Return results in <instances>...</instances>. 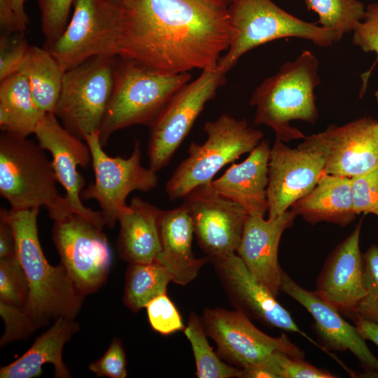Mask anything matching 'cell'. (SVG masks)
Wrapping results in <instances>:
<instances>
[{"instance_id":"7a4b0ae2","label":"cell","mask_w":378,"mask_h":378,"mask_svg":"<svg viewBox=\"0 0 378 378\" xmlns=\"http://www.w3.org/2000/svg\"><path fill=\"white\" fill-rule=\"evenodd\" d=\"M39 208L21 210L1 209L0 218L11 226L16 254L29 284V298L22 307L0 306V315L8 342L25 340L35 330L59 317L74 318L84 297L76 289L66 268L52 266L46 260L38 234Z\"/></svg>"},{"instance_id":"4316f807","label":"cell","mask_w":378,"mask_h":378,"mask_svg":"<svg viewBox=\"0 0 378 378\" xmlns=\"http://www.w3.org/2000/svg\"><path fill=\"white\" fill-rule=\"evenodd\" d=\"M0 129L27 137L44 116L36 106L27 79L17 72L0 81Z\"/></svg>"},{"instance_id":"ac0fdd59","label":"cell","mask_w":378,"mask_h":378,"mask_svg":"<svg viewBox=\"0 0 378 378\" xmlns=\"http://www.w3.org/2000/svg\"><path fill=\"white\" fill-rule=\"evenodd\" d=\"M280 291L302 305L314 320V328L323 351H349L359 361L367 377H378V359L372 354L356 326L345 321L341 313L315 291L307 290L283 272Z\"/></svg>"},{"instance_id":"d4e9b609","label":"cell","mask_w":378,"mask_h":378,"mask_svg":"<svg viewBox=\"0 0 378 378\" xmlns=\"http://www.w3.org/2000/svg\"><path fill=\"white\" fill-rule=\"evenodd\" d=\"M74 318L59 317L36 338L30 348L13 363L0 369L1 378H33L43 374L42 367L54 366L56 378H69L71 372L62 360V349L71 336L79 331Z\"/></svg>"},{"instance_id":"d6986e66","label":"cell","mask_w":378,"mask_h":378,"mask_svg":"<svg viewBox=\"0 0 378 378\" xmlns=\"http://www.w3.org/2000/svg\"><path fill=\"white\" fill-rule=\"evenodd\" d=\"M362 222L360 219L328 256L315 290L321 298L351 318L366 294L363 256L360 249Z\"/></svg>"},{"instance_id":"7c38bea8","label":"cell","mask_w":378,"mask_h":378,"mask_svg":"<svg viewBox=\"0 0 378 378\" xmlns=\"http://www.w3.org/2000/svg\"><path fill=\"white\" fill-rule=\"evenodd\" d=\"M276 138L270 149L267 188L268 218L277 217L308 194L324 172L328 153L319 133L295 148Z\"/></svg>"},{"instance_id":"836d02e7","label":"cell","mask_w":378,"mask_h":378,"mask_svg":"<svg viewBox=\"0 0 378 378\" xmlns=\"http://www.w3.org/2000/svg\"><path fill=\"white\" fill-rule=\"evenodd\" d=\"M363 256L366 294L352 318L360 317L378 324V246L372 244Z\"/></svg>"},{"instance_id":"ffe728a7","label":"cell","mask_w":378,"mask_h":378,"mask_svg":"<svg viewBox=\"0 0 378 378\" xmlns=\"http://www.w3.org/2000/svg\"><path fill=\"white\" fill-rule=\"evenodd\" d=\"M318 133L328 153L324 174L351 178L378 167V120L363 117Z\"/></svg>"},{"instance_id":"277c9868","label":"cell","mask_w":378,"mask_h":378,"mask_svg":"<svg viewBox=\"0 0 378 378\" xmlns=\"http://www.w3.org/2000/svg\"><path fill=\"white\" fill-rule=\"evenodd\" d=\"M190 79L188 72H164L118 56L113 91L99 132L101 144L104 146L118 130L135 125L149 126Z\"/></svg>"},{"instance_id":"f546056e","label":"cell","mask_w":378,"mask_h":378,"mask_svg":"<svg viewBox=\"0 0 378 378\" xmlns=\"http://www.w3.org/2000/svg\"><path fill=\"white\" fill-rule=\"evenodd\" d=\"M183 332L192 349L198 378H241V369L225 363L213 351L202 318L195 313L190 314Z\"/></svg>"},{"instance_id":"b9f144b4","label":"cell","mask_w":378,"mask_h":378,"mask_svg":"<svg viewBox=\"0 0 378 378\" xmlns=\"http://www.w3.org/2000/svg\"><path fill=\"white\" fill-rule=\"evenodd\" d=\"M17 255L15 239L10 224L0 218V259Z\"/></svg>"},{"instance_id":"3957f363","label":"cell","mask_w":378,"mask_h":378,"mask_svg":"<svg viewBox=\"0 0 378 378\" xmlns=\"http://www.w3.org/2000/svg\"><path fill=\"white\" fill-rule=\"evenodd\" d=\"M319 60L304 50L293 61L283 64L274 75L265 78L254 90L249 101L255 107L254 122L271 128L284 142L304 139L293 127V120L315 123L318 118L315 89L319 85Z\"/></svg>"},{"instance_id":"7dc6e473","label":"cell","mask_w":378,"mask_h":378,"mask_svg":"<svg viewBox=\"0 0 378 378\" xmlns=\"http://www.w3.org/2000/svg\"><path fill=\"white\" fill-rule=\"evenodd\" d=\"M109 1H113V2H116L118 3V0H109Z\"/></svg>"},{"instance_id":"bcb514c9","label":"cell","mask_w":378,"mask_h":378,"mask_svg":"<svg viewBox=\"0 0 378 378\" xmlns=\"http://www.w3.org/2000/svg\"><path fill=\"white\" fill-rule=\"evenodd\" d=\"M220 1H222L223 2L226 4L227 6H229L232 0H220Z\"/></svg>"},{"instance_id":"83f0119b","label":"cell","mask_w":378,"mask_h":378,"mask_svg":"<svg viewBox=\"0 0 378 378\" xmlns=\"http://www.w3.org/2000/svg\"><path fill=\"white\" fill-rule=\"evenodd\" d=\"M18 72L27 79L38 108L54 113L64 72L49 50L29 46Z\"/></svg>"},{"instance_id":"30bf717a","label":"cell","mask_w":378,"mask_h":378,"mask_svg":"<svg viewBox=\"0 0 378 378\" xmlns=\"http://www.w3.org/2000/svg\"><path fill=\"white\" fill-rule=\"evenodd\" d=\"M226 74L218 66L203 70L171 97L148 126V158L151 169L157 172L168 164L205 105L225 85Z\"/></svg>"},{"instance_id":"7402d4cb","label":"cell","mask_w":378,"mask_h":378,"mask_svg":"<svg viewBox=\"0 0 378 378\" xmlns=\"http://www.w3.org/2000/svg\"><path fill=\"white\" fill-rule=\"evenodd\" d=\"M270 149L268 141L263 139L243 162L232 164L222 176L211 181L210 186L239 204L248 215L265 216Z\"/></svg>"},{"instance_id":"ba28073f","label":"cell","mask_w":378,"mask_h":378,"mask_svg":"<svg viewBox=\"0 0 378 378\" xmlns=\"http://www.w3.org/2000/svg\"><path fill=\"white\" fill-rule=\"evenodd\" d=\"M117 57H93L64 74L54 114L83 141L100 130L113 91Z\"/></svg>"},{"instance_id":"44dd1931","label":"cell","mask_w":378,"mask_h":378,"mask_svg":"<svg viewBox=\"0 0 378 378\" xmlns=\"http://www.w3.org/2000/svg\"><path fill=\"white\" fill-rule=\"evenodd\" d=\"M296 216L290 209L273 218L248 215L236 253L252 276L276 298L284 272L278 260L279 242Z\"/></svg>"},{"instance_id":"74e56055","label":"cell","mask_w":378,"mask_h":378,"mask_svg":"<svg viewBox=\"0 0 378 378\" xmlns=\"http://www.w3.org/2000/svg\"><path fill=\"white\" fill-rule=\"evenodd\" d=\"M29 45L23 33L3 34L0 37V81L18 72Z\"/></svg>"},{"instance_id":"5b68a950","label":"cell","mask_w":378,"mask_h":378,"mask_svg":"<svg viewBox=\"0 0 378 378\" xmlns=\"http://www.w3.org/2000/svg\"><path fill=\"white\" fill-rule=\"evenodd\" d=\"M57 182L52 162L38 144L1 132L0 194L11 209L43 206L52 220L74 212L58 193Z\"/></svg>"},{"instance_id":"ab89813d","label":"cell","mask_w":378,"mask_h":378,"mask_svg":"<svg viewBox=\"0 0 378 378\" xmlns=\"http://www.w3.org/2000/svg\"><path fill=\"white\" fill-rule=\"evenodd\" d=\"M352 33L354 45L365 52H374L378 58V2L366 7L363 19Z\"/></svg>"},{"instance_id":"6da1fadb","label":"cell","mask_w":378,"mask_h":378,"mask_svg":"<svg viewBox=\"0 0 378 378\" xmlns=\"http://www.w3.org/2000/svg\"><path fill=\"white\" fill-rule=\"evenodd\" d=\"M118 56L173 74L216 68L232 36L220 0H118Z\"/></svg>"},{"instance_id":"60d3db41","label":"cell","mask_w":378,"mask_h":378,"mask_svg":"<svg viewBox=\"0 0 378 378\" xmlns=\"http://www.w3.org/2000/svg\"><path fill=\"white\" fill-rule=\"evenodd\" d=\"M0 26L4 34L23 33L20 29L12 0H0Z\"/></svg>"},{"instance_id":"f6af8a7d","label":"cell","mask_w":378,"mask_h":378,"mask_svg":"<svg viewBox=\"0 0 378 378\" xmlns=\"http://www.w3.org/2000/svg\"><path fill=\"white\" fill-rule=\"evenodd\" d=\"M374 97H375V99L377 101V103L378 104V89L374 92Z\"/></svg>"},{"instance_id":"ee69618b","label":"cell","mask_w":378,"mask_h":378,"mask_svg":"<svg viewBox=\"0 0 378 378\" xmlns=\"http://www.w3.org/2000/svg\"><path fill=\"white\" fill-rule=\"evenodd\" d=\"M26 0H12V4L20 29L24 32L29 22V18L24 9Z\"/></svg>"},{"instance_id":"9a60e30c","label":"cell","mask_w":378,"mask_h":378,"mask_svg":"<svg viewBox=\"0 0 378 378\" xmlns=\"http://www.w3.org/2000/svg\"><path fill=\"white\" fill-rule=\"evenodd\" d=\"M183 199L197 244L209 260L236 253L248 215L245 209L209 183L197 187Z\"/></svg>"},{"instance_id":"4dcf8cb0","label":"cell","mask_w":378,"mask_h":378,"mask_svg":"<svg viewBox=\"0 0 378 378\" xmlns=\"http://www.w3.org/2000/svg\"><path fill=\"white\" fill-rule=\"evenodd\" d=\"M328 371L318 368L304 358L276 351L260 363L241 369V378H335Z\"/></svg>"},{"instance_id":"603a6c76","label":"cell","mask_w":378,"mask_h":378,"mask_svg":"<svg viewBox=\"0 0 378 378\" xmlns=\"http://www.w3.org/2000/svg\"><path fill=\"white\" fill-rule=\"evenodd\" d=\"M158 225L161 250L155 260L169 272L173 282L186 286L209 262L207 256L196 258L193 254L191 217L182 204L173 209L161 210Z\"/></svg>"},{"instance_id":"e575fe53","label":"cell","mask_w":378,"mask_h":378,"mask_svg":"<svg viewBox=\"0 0 378 378\" xmlns=\"http://www.w3.org/2000/svg\"><path fill=\"white\" fill-rule=\"evenodd\" d=\"M74 0H36L41 12V29L45 46L53 44L68 24L70 9Z\"/></svg>"},{"instance_id":"52a82bcc","label":"cell","mask_w":378,"mask_h":378,"mask_svg":"<svg viewBox=\"0 0 378 378\" xmlns=\"http://www.w3.org/2000/svg\"><path fill=\"white\" fill-rule=\"evenodd\" d=\"M207 138L202 144L191 142L188 157L174 169L165 186L172 201L183 198L192 190L209 184L226 164L249 153L263 139L264 134L248 125L245 118L222 114L204 123Z\"/></svg>"},{"instance_id":"4fadbf2b","label":"cell","mask_w":378,"mask_h":378,"mask_svg":"<svg viewBox=\"0 0 378 378\" xmlns=\"http://www.w3.org/2000/svg\"><path fill=\"white\" fill-rule=\"evenodd\" d=\"M53 221V243L76 289L83 296L97 291L107 280L112 260L103 228L74 212Z\"/></svg>"},{"instance_id":"484cf974","label":"cell","mask_w":378,"mask_h":378,"mask_svg":"<svg viewBox=\"0 0 378 378\" xmlns=\"http://www.w3.org/2000/svg\"><path fill=\"white\" fill-rule=\"evenodd\" d=\"M290 209L312 225L323 221L349 225L357 216L353 207L351 178L323 173L314 188Z\"/></svg>"},{"instance_id":"5bb4252c","label":"cell","mask_w":378,"mask_h":378,"mask_svg":"<svg viewBox=\"0 0 378 378\" xmlns=\"http://www.w3.org/2000/svg\"><path fill=\"white\" fill-rule=\"evenodd\" d=\"M201 318L207 336L217 346L220 358L240 369L256 365L276 351L304 358L303 351L285 334L268 335L236 309L205 308Z\"/></svg>"},{"instance_id":"e0dca14e","label":"cell","mask_w":378,"mask_h":378,"mask_svg":"<svg viewBox=\"0 0 378 378\" xmlns=\"http://www.w3.org/2000/svg\"><path fill=\"white\" fill-rule=\"evenodd\" d=\"M209 262L236 310L266 326L298 333L322 349L298 328L276 297L252 276L237 253L210 259Z\"/></svg>"},{"instance_id":"8d00e7d4","label":"cell","mask_w":378,"mask_h":378,"mask_svg":"<svg viewBox=\"0 0 378 378\" xmlns=\"http://www.w3.org/2000/svg\"><path fill=\"white\" fill-rule=\"evenodd\" d=\"M353 207L356 215L378 217V167L351 178Z\"/></svg>"},{"instance_id":"d590c367","label":"cell","mask_w":378,"mask_h":378,"mask_svg":"<svg viewBox=\"0 0 378 378\" xmlns=\"http://www.w3.org/2000/svg\"><path fill=\"white\" fill-rule=\"evenodd\" d=\"M151 328L162 335L183 331L184 326L176 307L167 296L162 294L150 300L145 307Z\"/></svg>"},{"instance_id":"7bdbcfd3","label":"cell","mask_w":378,"mask_h":378,"mask_svg":"<svg viewBox=\"0 0 378 378\" xmlns=\"http://www.w3.org/2000/svg\"><path fill=\"white\" fill-rule=\"evenodd\" d=\"M353 320L363 338L371 341L378 347V324L360 317H355Z\"/></svg>"},{"instance_id":"cb8c5ba5","label":"cell","mask_w":378,"mask_h":378,"mask_svg":"<svg viewBox=\"0 0 378 378\" xmlns=\"http://www.w3.org/2000/svg\"><path fill=\"white\" fill-rule=\"evenodd\" d=\"M161 209L134 197L119 217L117 251L120 258L131 263H148L161 250L158 220Z\"/></svg>"},{"instance_id":"d6a6232c","label":"cell","mask_w":378,"mask_h":378,"mask_svg":"<svg viewBox=\"0 0 378 378\" xmlns=\"http://www.w3.org/2000/svg\"><path fill=\"white\" fill-rule=\"evenodd\" d=\"M29 293L27 278L18 256L0 259V302L22 307Z\"/></svg>"},{"instance_id":"2e32d148","label":"cell","mask_w":378,"mask_h":378,"mask_svg":"<svg viewBox=\"0 0 378 378\" xmlns=\"http://www.w3.org/2000/svg\"><path fill=\"white\" fill-rule=\"evenodd\" d=\"M34 134L38 144L50 152L57 181L65 190V199L74 212L103 228L100 211L86 207L80 194L85 179L78 167L88 168L92 161L89 146L66 130L54 113H46L38 122Z\"/></svg>"},{"instance_id":"1f68e13d","label":"cell","mask_w":378,"mask_h":378,"mask_svg":"<svg viewBox=\"0 0 378 378\" xmlns=\"http://www.w3.org/2000/svg\"><path fill=\"white\" fill-rule=\"evenodd\" d=\"M308 10L316 13L318 24L343 36L352 32L363 19L366 7L358 0H304Z\"/></svg>"},{"instance_id":"8992f818","label":"cell","mask_w":378,"mask_h":378,"mask_svg":"<svg viewBox=\"0 0 378 378\" xmlns=\"http://www.w3.org/2000/svg\"><path fill=\"white\" fill-rule=\"evenodd\" d=\"M228 10L232 36L218 64L226 73L247 52L276 39L300 38L325 48L343 37L337 31L291 15L272 0H232Z\"/></svg>"},{"instance_id":"9c48e42d","label":"cell","mask_w":378,"mask_h":378,"mask_svg":"<svg viewBox=\"0 0 378 378\" xmlns=\"http://www.w3.org/2000/svg\"><path fill=\"white\" fill-rule=\"evenodd\" d=\"M74 12L60 37L44 47L64 72L97 56L117 57L121 11L109 0H74Z\"/></svg>"},{"instance_id":"f35d334b","label":"cell","mask_w":378,"mask_h":378,"mask_svg":"<svg viewBox=\"0 0 378 378\" xmlns=\"http://www.w3.org/2000/svg\"><path fill=\"white\" fill-rule=\"evenodd\" d=\"M88 369L97 377L125 378L127 376V360L122 342L118 338H113L104 355L90 363Z\"/></svg>"},{"instance_id":"f1b7e54d","label":"cell","mask_w":378,"mask_h":378,"mask_svg":"<svg viewBox=\"0 0 378 378\" xmlns=\"http://www.w3.org/2000/svg\"><path fill=\"white\" fill-rule=\"evenodd\" d=\"M170 281H172L171 274L156 260L129 264L123 302L130 310L138 312L155 298L167 293Z\"/></svg>"},{"instance_id":"8fae6325","label":"cell","mask_w":378,"mask_h":378,"mask_svg":"<svg viewBox=\"0 0 378 378\" xmlns=\"http://www.w3.org/2000/svg\"><path fill=\"white\" fill-rule=\"evenodd\" d=\"M85 141L91 153L94 181L83 190L80 197L82 200H95L101 209L104 225L112 228L127 207L126 200L132 192H148L156 188L157 172L141 165L139 141H135L127 158L106 154L99 132L87 136Z\"/></svg>"}]
</instances>
